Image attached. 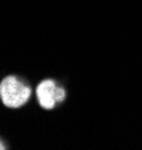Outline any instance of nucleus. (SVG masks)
I'll use <instances>...</instances> for the list:
<instances>
[{"instance_id": "nucleus-1", "label": "nucleus", "mask_w": 142, "mask_h": 150, "mask_svg": "<svg viewBox=\"0 0 142 150\" xmlns=\"http://www.w3.org/2000/svg\"><path fill=\"white\" fill-rule=\"evenodd\" d=\"M32 96V89L17 78L15 75H8L0 83V99L8 108H20L29 102Z\"/></svg>"}, {"instance_id": "nucleus-2", "label": "nucleus", "mask_w": 142, "mask_h": 150, "mask_svg": "<svg viewBox=\"0 0 142 150\" xmlns=\"http://www.w3.org/2000/svg\"><path fill=\"white\" fill-rule=\"evenodd\" d=\"M36 96L39 105L45 110H53L57 102L64 101L66 98V90L60 87L54 80H44L36 87Z\"/></svg>"}]
</instances>
